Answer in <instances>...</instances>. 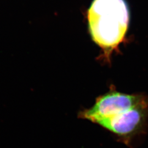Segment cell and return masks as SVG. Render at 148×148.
I'll return each mask as SVG.
<instances>
[{
  "label": "cell",
  "mask_w": 148,
  "mask_h": 148,
  "mask_svg": "<svg viewBox=\"0 0 148 148\" xmlns=\"http://www.w3.org/2000/svg\"><path fill=\"white\" fill-rule=\"evenodd\" d=\"M92 40L101 48L108 62L119 51L125 39L130 23V11L125 0H94L88 12Z\"/></svg>",
  "instance_id": "obj_2"
},
{
  "label": "cell",
  "mask_w": 148,
  "mask_h": 148,
  "mask_svg": "<svg viewBox=\"0 0 148 148\" xmlns=\"http://www.w3.org/2000/svg\"><path fill=\"white\" fill-rule=\"evenodd\" d=\"M80 116L128 139L142 130L148 120V97L124 93L112 87Z\"/></svg>",
  "instance_id": "obj_1"
}]
</instances>
